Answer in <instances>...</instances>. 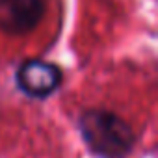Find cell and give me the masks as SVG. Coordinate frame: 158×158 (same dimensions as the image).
<instances>
[{
  "label": "cell",
  "instance_id": "cell-1",
  "mask_svg": "<svg viewBox=\"0 0 158 158\" xmlns=\"http://www.w3.org/2000/svg\"><path fill=\"white\" fill-rule=\"evenodd\" d=\"M43 0H0V28L8 34H26L43 17Z\"/></svg>",
  "mask_w": 158,
  "mask_h": 158
},
{
  "label": "cell",
  "instance_id": "cell-2",
  "mask_svg": "<svg viewBox=\"0 0 158 158\" xmlns=\"http://www.w3.org/2000/svg\"><path fill=\"white\" fill-rule=\"evenodd\" d=\"M60 69L41 60H30L23 63L17 73V82L21 89L34 97H47L60 86Z\"/></svg>",
  "mask_w": 158,
  "mask_h": 158
}]
</instances>
